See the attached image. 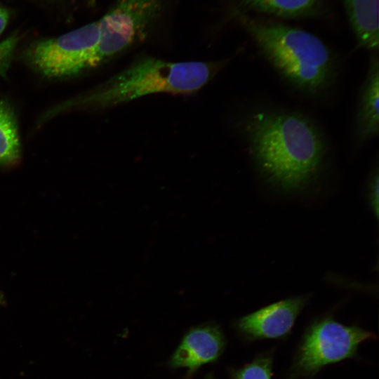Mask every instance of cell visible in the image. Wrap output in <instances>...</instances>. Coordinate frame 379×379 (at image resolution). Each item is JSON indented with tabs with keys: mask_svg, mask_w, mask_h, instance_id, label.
Instances as JSON below:
<instances>
[{
	"mask_svg": "<svg viewBox=\"0 0 379 379\" xmlns=\"http://www.w3.org/2000/svg\"><path fill=\"white\" fill-rule=\"evenodd\" d=\"M251 154L265 176L287 190L310 181L323 163L326 147L315 124L296 113L262 111L246 124Z\"/></svg>",
	"mask_w": 379,
	"mask_h": 379,
	"instance_id": "1",
	"label": "cell"
},
{
	"mask_svg": "<svg viewBox=\"0 0 379 379\" xmlns=\"http://www.w3.org/2000/svg\"><path fill=\"white\" fill-rule=\"evenodd\" d=\"M226 62H171L143 56L98 87L58 106L46 116L73 108L115 107L155 93H192L211 81Z\"/></svg>",
	"mask_w": 379,
	"mask_h": 379,
	"instance_id": "2",
	"label": "cell"
},
{
	"mask_svg": "<svg viewBox=\"0 0 379 379\" xmlns=\"http://www.w3.org/2000/svg\"><path fill=\"white\" fill-rule=\"evenodd\" d=\"M244 24L267 60L296 86L314 92L330 80L331 54L316 36L278 23L246 19Z\"/></svg>",
	"mask_w": 379,
	"mask_h": 379,
	"instance_id": "3",
	"label": "cell"
},
{
	"mask_svg": "<svg viewBox=\"0 0 379 379\" xmlns=\"http://www.w3.org/2000/svg\"><path fill=\"white\" fill-rule=\"evenodd\" d=\"M98 21L55 38L31 44L22 58L32 69L51 78H65L93 68L99 40Z\"/></svg>",
	"mask_w": 379,
	"mask_h": 379,
	"instance_id": "4",
	"label": "cell"
},
{
	"mask_svg": "<svg viewBox=\"0 0 379 379\" xmlns=\"http://www.w3.org/2000/svg\"><path fill=\"white\" fill-rule=\"evenodd\" d=\"M375 337L356 326H345L331 318L313 322L302 337L294 369L300 375H311L322 367L355 356L359 345Z\"/></svg>",
	"mask_w": 379,
	"mask_h": 379,
	"instance_id": "5",
	"label": "cell"
},
{
	"mask_svg": "<svg viewBox=\"0 0 379 379\" xmlns=\"http://www.w3.org/2000/svg\"><path fill=\"white\" fill-rule=\"evenodd\" d=\"M164 0H117L98 20L100 36L92 67L142 41L159 17Z\"/></svg>",
	"mask_w": 379,
	"mask_h": 379,
	"instance_id": "6",
	"label": "cell"
},
{
	"mask_svg": "<svg viewBox=\"0 0 379 379\" xmlns=\"http://www.w3.org/2000/svg\"><path fill=\"white\" fill-rule=\"evenodd\" d=\"M307 302V297L298 296L273 303L240 318L235 327L248 340L281 338L291 332Z\"/></svg>",
	"mask_w": 379,
	"mask_h": 379,
	"instance_id": "7",
	"label": "cell"
},
{
	"mask_svg": "<svg viewBox=\"0 0 379 379\" xmlns=\"http://www.w3.org/2000/svg\"><path fill=\"white\" fill-rule=\"evenodd\" d=\"M225 346V337L218 325H198L184 335L168 363L173 368H186L192 375L201 366L218 360Z\"/></svg>",
	"mask_w": 379,
	"mask_h": 379,
	"instance_id": "8",
	"label": "cell"
},
{
	"mask_svg": "<svg viewBox=\"0 0 379 379\" xmlns=\"http://www.w3.org/2000/svg\"><path fill=\"white\" fill-rule=\"evenodd\" d=\"M379 0H345L347 13L356 36L364 47L378 48Z\"/></svg>",
	"mask_w": 379,
	"mask_h": 379,
	"instance_id": "9",
	"label": "cell"
},
{
	"mask_svg": "<svg viewBox=\"0 0 379 379\" xmlns=\"http://www.w3.org/2000/svg\"><path fill=\"white\" fill-rule=\"evenodd\" d=\"M378 61L375 58L372 60L370 66L358 114V132L363 138H371L378 133Z\"/></svg>",
	"mask_w": 379,
	"mask_h": 379,
	"instance_id": "10",
	"label": "cell"
},
{
	"mask_svg": "<svg viewBox=\"0 0 379 379\" xmlns=\"http://www.w3.org/2000/svg\"><path fill=\"white\" fill-rule=\"evenodd\" d=\"M21 147L17 119L12 106L0 99V166L19 163Z\"/></svg>",
	"mask_w": 379,
	"mask_h": 379,
	"instance_id": "11",
	"label": "cell"
},
{
	"mask_svg": "<svg viewBox=\"0 0 379 379\" xmlns=\"http://www.w3.org/2000/svg\"><path fill=\"white\" fill-rule=\"evenodd\" d=\"M255 11L281 17H299L311 13L318 0H244Z\"/></svg>",
	"mask_w": 379,
	"mask_h": 379,
	"instance_id": "12",
	"label": "cell"
},
{
	"mask_svg": "<svg viewBox=\"0 0 379 379\" xmlns=\"http://www.w3.org/2000/svg\"><path fill=\"white\" fill-rule=\"evenodd\" d=\"M273 359L270 354H263L251 362L233 370L232 379H271Z\"/></svg>",
	"mask_w": 379,
	"mask_h": 379,
	"instance_id": "13",
	"label": "cell"
},
{
	"mask_svg": "<svg viewBox=\"0 0 379 379\" xmlns=\"http://www.w3.org/2000/svg\"><path fill=\"white\" fill-rule=\"evenodd\" d=\"M17 41L18 37L13 35L0 43V74L3 76H6L11 56Z\"/></svg>",
	"mask_w": 379,
	"mask_h": 379,
	"instance_id": "14",
	"label": "cell"
},
{
	"mask_svg": "<svg viewBox=\"0 0 379 379\" xmlns=\"http://www.w3.org/2000/svg\"><path fill=\"white\" fill-rule=\"evenodd\" d=\"M370 201L373 210L375 213V215L378 213V172L373 177L371 185L369 192Z\"/></svg>",
	"mask_w": 379,
	"mask_h": 379,
	"instance_id": "15",
	"label": "cell"
},
{
	"mask_svg": "<svg viewBox=\"0 0 379 379\" xmlns=\"http://www.w3.org/2000/svg\"><path fill=\"white\" fill-rule=\"evenodd\" d=\"M9 18V13L6 8L0 4V34L5 29Z\"/></svg>",
	"mask_w": 379,
	"mask_h": 379,
	"instance_id": "16",
	"label": "cell"
},
{
	"mask_svg": "<svg viewBox=\"0 0 379 379\" xmlns=\"http://www.w3.org/2000/svg\"><path fill=\"white\" fill-rule=\"evenodd\" d=\"M205 379H215V378H214L213 374L209 373L206 376Z\"/></svg>",
	"mask_w": 379,
	"mask_h": 379,
	"instance_id": "17",
	"label": "cell"
},
{
	"mask_svg": "<svg viewBox=\"0 0 379 379\" xmlns=\"http://www.w3.org/2000/svg\"><path fill=\"white\" fill-rule=\"evenodd\" d=\"M4 302V296L3 295L0 293V305H1Z\"/></svg>",
	"mask_w": 379,
	"mask_h": 379,
	"instance_id": "18",
	"label": "cell"
}]
</instances>
